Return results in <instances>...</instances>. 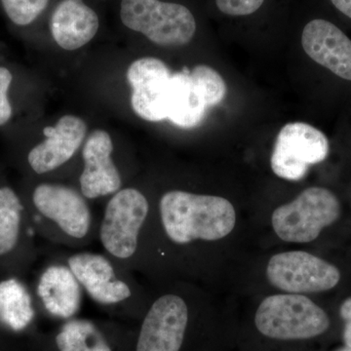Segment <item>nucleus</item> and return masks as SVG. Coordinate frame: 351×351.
Returning <instances> with one entry per match:
<instances>
[{"instance_id": "nucleus-1", "label": "nucleus", "mask_w": 351, "mask_h": 351, "mask_svg": "<svg viewBox=\"0 0 351 351\" xmlns=\"http://www.w3.org/2000/svg\"><path fill=\"white\" fill-rule=\"evenodd\" d=\"M235 223L234 207L226 198L171 189L159 198L156 217L149 214L142 235L157 230L159 234L142 242L141 255L147 245L159 239L176 249L225 239L232 232Z\"/></svg>"}, {"instance_id": "nucleus-2", "label": "nucleus", "mask_w": 351, "mask_h": 351, "mask_svg": "<svg viewBox=\"0 0 351 351\" xmlns=\"http://www.w3.org/2000/svg\"><path fill=\"white\" fill-rule=\"evenodd\" d=\"M23 201L36 237L45 241L69 250H83L97 239L99 219L80 189L38 182L29 199Z\"/></svg>"}, {"instance_id": "nucleus-3", "label": "nucleus", "mask_w": 351, "mask_h": 351, "mask_svg": "<svg viewBox=\"0 0 351 351\" xmlns=\"http://www.w3.org/2000/svg\"><path fill=\"white\" fill-rule=\"evenodd\" d=\"M75 274L84 294L103 308L122 313H145L149 295L134 272L124 269L104 252H55Z\"/></svg>"}, {"instance_id": "nucleus-4", "label": "nucleus", "mask_w": 351, "mask_h": 351, "mask_svg": "<svg viewBox=\"0 0 351 351\" xmlns=\"http://www.w3.org/2000/svg\"><path fill=\"white\" fill-rule=\"evenodd\" d=\"M152 201L137 186H124L108 198L99 219L104 253L132 272L141 269V237L151 213Z\"/></svg>"}, {"instance_id": "nucleus-5", "label": "nucleus", "mask_w": 351, "mask_h": 351, "mask_svg": "<svg viewBox=\"0 0 351 351\" xmlns=\"http://www.w3.org/2000/svg\"><path fill=\"white\" fill-rule=\"evenodd\" d=\"M263 336L277 341H304L319 337L329 329L324 309L304 295L277 294L265 298L255 315Z\"/></svg>"}, {"instance_id": "nucleus-6", "label": "nucleus", "mask_w": 351, "mask_h": 351, "mask_svg": "<svg viewBox=\"0 0 351 351\" xmlns=\"http://www.w3.org/2000/svg\"><path fill=\"white\" fill-rule=\"evenodd\" d=\"M36 237L22 197L0 184V280L31 271L39 256Z\"/></svg>"}, {"instance_id": "nucleus-7", "label": "nucleus", "mask_w": 351, "mask_h": 351, "mask_svg": "<svg viewBox=\"0 0 351 351\" xmlns=\"http://www.w3.org/2000/svg\"><path fill=\"white\" fill-rule=\"evenodd\" d=\"M341 203L334 193L321 186L304 189L295 199L274 210L271 225L277 237L290 243H308L338 221Z\"/></svg>"}, {"instance_id": "nucleus-8", "label": "nucleus", "mask_w": 351, "mask_h": 351, "mask_svg": "<svg viewBox=\"0 0 351 351\" xmlns=\"http://www.w3.org/2000/svg\"><path fill=\"white\" fill-rule=\"evenodd\" d=\"M120 17L127 27L161 46H182L193 39L196 23L181 4L159 0H122Z\"/></svg>"}, {"instance_id": "nucleus-9", "label": "nucleus", "mask_w": 351, "mask_h": 351, "mask_svg": "<svg viewBox=\"0 0 351 351\" xmlns=\"http://www.w3.org/2000/svg\"><path fill=\"white\" fill-rule=\"evenodd\" d=\"M189 321L188 298L178 291L161 293L143 314L134 351H181Z\"/></svg>"}, {"instance_id": "nucleus-10", "label": "nucleus", "mask_w": 351, "mask_h": 351, "mask_svg": "<svg viewBox=\"0 0 351 351\" xmlns=\"http://www.w3.org/2000/svg\"><path fill=\"white\" fill-rule=\"evenodd\" d=\"M329 152V141L322 131L304 122H293L277 135L270 165L277 177L301 181L309 166L323 162Z\"/></svg>"}, {"instance_id": "nucleus-11", "label": "nucleus", "mask_w": 351, "mask_h": 351, "mask_svg": "<svg viewBox=\"0 0 351 351\" xmlns=\"http://www.w3.org/2000/svg\"><path fill=\"white\" fill-rule=\"evenodd\" d=\"M267 280L289 294L326 292L336 287L341 272L332 263L304 251L272 256L267 263Z\"/></svg>"}, {"instance_id": "nucleus-12", "label": "nucleus", "mask_w": 351, "mask_h": 351, "mask_svg": "<svg viewBox=\"0 0 351 351\" xmlns=\"http://www.w3.org/2000/svg\"><path fill=\"white\" fill-rule=\"evenodd\" d=\"M49 258L32 289L36 306L56 319H73L82 308L84 291L63 260L54 254Z\"/></svg>"}, {"instance_id": "nucleus-13", "label": "nucleus", "mask_w": 351, "mask_h": 351, "mask_svg": "<svg viewBox=\"0 0 351 351\" xmlns=\"http://www.w3.org/2000/svg\"><path fill=\"white\" fill-rule=\"evenodd\" d=\"M171 76L167 66L156 58H142L129 66L131 105L141 119L152 122L168 119Z\"/></svg>"}, {"instance_id": "nucleus-14", "label": "nucleus", "mask_w": 351, "mask_h": 351, "mask_svg": "<svg viewBox=\"0 0 351 351\" xmlns=\"http://www.w3.org/2000/svg\"><path fill=\"white\" fill-rule=\"evenodd\" d=\"M113 143L107 132L94 131L83 145L80 191L89 201L110 197L123 186V177L113 160Z\"/></svg>"}, {"instance_id": "nucleus-15", "label": "nucleus", "mask_w": 351, "mask_h": 351, "mask_svg": "<svg viewBox=\"0 0 351 351\" xmlns=\"http://www.w3.org/2000/svg\"><path fill=\"white\" fill-rule=\"evenodd\" d=\"M45 140L27 154L29 169L38 176L49 174L63 167L82 147L86 124L80 117L64 115L54 127L43 129Z\"/></svg>"}, {"instance_id": "nucleus-16", "label": "nucleus", "mask_w": 351, "mask_h": 351, "mask_svg": "<svg viewBox=\"0 0 351 351\" xmlns=\"http://www.w3.org/2000/svg\"><path fill=\"white\" fill-rule=\"evenodd\" d=\"M302 48L315 63L351 82V39L326 20L311 21L304 27Z\"/></svg>"}, {"instance_id": "nucleus-17", "label": "nucleus", "mask_w": 351, "mask_h": 351, "mask_svg": "<svg viewBox=\"0 0 351 351\" xmlns=\"http://www.w3.org/2000/svg\"><path fill=\"white\" fill-rule=\"evenodd\" d=\"M98 15L82 0H64L51 18V32L60 47L80 49L91 41L99 29Z\"/></svg>"}, {"instance_id": "nucleus-18", "label": "nucleus", "mask_w": 351, "mask_h": 351, "mask_svg": "<svg viewBox=\"0 0 351 351\" xmlns=\"http://www.w3.org/2000/svg\"><path fill=\"white\" fill-rule=\"evenodd\" d=\"M36 307L32 289L22 279L0 280V326L13 332L27 329L34 322Z\"/></svg>"}, {"instance_id": "nucleus-19", "label": "nucleus", "mask_w": 351, "mask_h": 351, "mask_svg": "<svg viewBox=\"0 0 351 351\" xmlns=\"http://www.w3.org/2000/svg\"><path fill=\"white\" fill-rule=\"evenodd\" d=\"M191 75L177 73L171 76L168 119L182 128H193L204 119L207 110Z\"/></svg>"}, {"instance_id": "nucleus-20", "label": "nucleus", "mask_w": 351, "mask_h": 351, "mask_svg": "<svg viewBox=\"0 0 351 351\" xmlns=\"http://www.w3.org/2000/svg\"><path fill=\"white\" fill-rule=\"evenodd\" d=\"M57 351H114L103 328L93 320L64 321L53 339Z\"/></svg>"}, {"instance_id": "nucleus-21", "label": "nucleus", "mask_w": 351, "mask_h": 351, "mask_svg": "<svg viewBox=\"0 0 351 351\" xmlns=\"http://www.w3.org/2000/svg\"><path fill=\"white\" fill-rule=\"evenodd\" d=\"M189 75L208 108L219 105L225 99L228 91L225 80L213 68L198 64Z\"/></svg>"}, {"instance_id": "nucleus-22", "label": "nucleus", "mask_w": 351, "mask_h": 351, "mask_svg": "<svg viewBox=\"0 0 351 351\" xmlns=\"http://www.w3.org/2000/svg\"><path fill=\"white\" fill-rule=\"evenodd\" d=\"M49 0H1L2 6L14 24L27 25L43 13Z\"/></svg>"}, {"instance_id": "nucleus-23", "label": "nucleus", "mask_w": 351, "mask_h": 351, "mask_svg": "<svg viewBox=\"0 0 351 351\" xmlns=\"http://www.w3.org/2000/svg\"><path fill=\"white\" fill-rule=\"evenodd\" d=\"M265 0H216L221 12L230 16H247L255 13Z\"/></svg>"}, {"instance_id": "nucleus-24", "label": "nucleus", "mask_w": 351, "mask_h": 351, "mask_svg": "<svg viewBox=\"0 0 351 351\" xmlns=\"http://www.w3.org/2000/svg\"><path fill=\"white\" fill-rule=\"evenodd\" d=\"M12 80L10 71L0 66V126L6 124L12 117V107L7 96Z\"/></svg>"}, {"instance_id": "nucleus-25", "label": "nucleus", "mask_w": 351, "mask_h": 351, "mask_svg": "<svg viewBox=\"0 0 351 351\" xmlns=\"http://www.w3.org/2000/svg\"><path fill=\"white\" fill-rule=\"evenodd\" d=\"M339 315L345 322L343 332V343L346 346L351 348V297L341 304Z\"/></svg>"}, {"instance_id": "nucleus-26", "label": "nucleus", "mask_w": 351, "mask_h": 351, "mask_svg": "<svg viewBox=\"0 0 351 351\" xmlns=\"http://www.w3.org/2000/svg\"><path fill=\"white\" fill-rule=\"evenodd\" d=\"M334 6L351 19V0H331Z\"/></svg>"}, {"instance_id": "nucleus-27", "label": "nucleus", "mask_w": 351, "mask_h": 351, "mask_svg": "<svg viewBox=\"0 0 351 351\" xmlns=\"http://www.w3.org/2000/svg\"><path fill=\"white\" fill-rule=\"evenodd\" d=\"M337 351H351V348H348V346H345V348H339V350H338Z\"/></svg>"}]
</instances>
